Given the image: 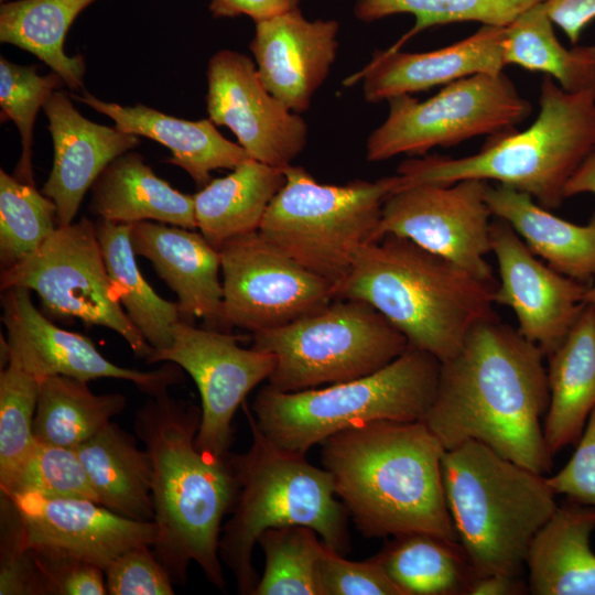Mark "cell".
<instances>
[{
    "label": "cell",
    "mask_w": 595,
    "mask_h": 595,
    "mask_svg": "<svg viewBox=\"0 0 595 595\" xmlns=\"http://www.w3.org/2000/svg\"><path fill=\"white\" fill-rule=\"evenodd\" d=\"M542 350L497 315L476 324L441 363L423 422L445 451L477 441L538 474L551 472L541 420L550 402Z\"/></svg>",
    "instance_id": "cell-1"
},
{
    "label": "cell",
    "mask_w": 595,
    "mask_h": 595,
    "mask_svg": "<svg viewBox=\"0 0 595 595\" xmlns=\"http://www.w3.org/2000/svg\"><path fill=\"white\" fill-rule=\"evenodd\" d=\"M201 405L167 391L149 397L134 414V431L152 464L156 540L152 550L175 584H184L195 562L207 582L226 592L219 540L238 483L230 458L196 445Z\"/></svg>",
    "instance_id": "cell-2"
},
{
    "label": "cell",
    "mask_w": 595,
    "mask_h": 595,
    "mask_svg": "<svg viewBox=\"0 0 595 595\" xmlns=\"http://www.w3.org/2000/svg\"><path fill=\"white\" fill-rule=\"evenodd\" d=\"M444 446L423 421L380 420L321 443V463L368 539L430 532L458 540L444 495Z\"/></svg>",
    "instance_id": "cell-3"
},
{
    "label": "cell",
    "mask_w": 595,
    "mask_h": 595,
    "mask_svg": "<svg viewBox=\"0 0 595 595\" xmlns=\"http://www.w3.org/2000/svg\"><path fill=\"white\" fill-rule=\"evenodd\" d=\"M495 289L411 240L387 235L360 248L335 299L369 303L410 345L442 363L476 324L496 315Z\"/></svg>",
    "instance_id": "cell-4"
},
{
    "label": "cell",
    "mask_w": 595,
    "mask_h": 595,
    "mask_svg": "<svg viewBox=\"0 0 595 595\" xmlns=\"http://www.w3.org/2000/svg\"><path fill=\"white\" fill-rule=\"evenodd\" d=\"M539 101V115L526 130L489 137L475 154L403 161L400 188L478 178L527 193L547 209L560 207L566 183L595 145V89L570 93L545 75Z\"/></svg>",
    "instance_id": "cell-5"
},
{
    "label": "cell",
    "mask_w": 595,
    "mask_h": 595,
    "mask_svg": "<svg viewBox=\"0 0 595 595\" xmlns=\"http://www.w3.org/2000/svg\"><path fill=\"white\" fill-rule=\"evenodd\" d=\"M251 444L230 453L238 483L231 516L219 540L221 562L235 577L239 594L252 595L259 575L252 554L260 536L270 528L305 526L340 554L350 550L348 513L335 495L331 474L300 454L281 448L259 429L245 408Z\"/></svg>",
    "instance_id": "cell-6"
},
{
    "label": "cell",
    "mask_w": 595,
    "mask_h": 595,
    "mask_svg": "<svg viewBox=\"0 0 595 595\" xmlns=\"http://www.w3.org/2000/svg\"><path fill=\"white\" fill-rule=\"evenodd\" d=\"M441 468L458 541L478 576H521L534 536L559 506L545 475L473 440L445 451Z\"/></svg>",
    "instance_id": "cell-7"
},
{
    "label": "cell",
    "mask_w": 595,
    "mask_h": 595,
    "mask_svg": "<svg viewBox=\"0 0 595 595\" xmlns=\"http://www.w3.org/2000/svg\"><path fill=\"white\" fill-rule=\"evenodd\" d=\"M441 361L415 346L383 368L349 381L295 392L262 387L251 405L259 429L283 450L306 454L327 437L365 423L423 421Z\"/></svg>",
    "instance_id": "cell-8"
},
{
    "label": "cell",
    "mask_w": 595,
    "mask_h": 595,
    "mask_svg": "<svg viewBox=\"0 0 595 595\" xmlns=\"http://www.w3.org/2000/svg\"><path fill=\"white\" fill-rule=\"evenodd\" d=\"M283 172L285 182L258 231L335 291L360 248L372 241L386 199L401 186L400 176L335 185L317 182L301 166L291 164Z\"/></svg>",
    "instance_id": "cell-9"
},
{
    "label": "cell",
    "mask_w": 595,
    "mask_h": 595,
    "mask_svg": "<svg viewBox=\"0 0 595 595\" xmlns=\"http://www.w3.org/2000/svg\"><path fill=\"white\" fill-rule=\"evenodd\" d=\"M275 356L268 386L295 392L370 375L399 357L407 337L369 303L334 299L284 326L252 334Z\"/></svg>",
    "instance_id": "cell-10"
},
{
    "label": "cell",
    "mask_w": 595,
    "mask_h": 595,
    "mask_svg": "<svg viewBox=\"0 0 595 595\" xmlns=\"http://www.w3.org/2000/svg\"><path fill=\"white\" fill-rule=\"evenodd\" d=\"M388 101L387 119L367 140L369 162L399 154L426 155L436 147L497 136L516 129L531 113L530 102L504 72L455 80L423 101L410 95Z\"/></svg>",
    "instance_id": "cell-11"
},
{
    "label": "cell",
    "mask_w": 595,
    "mask_h": 595,
    "mask_svg": "<svg viewBox=\"0 0 595 595\" xmlns=\"http://www.w3.org/2000/svg\"><path fill=\"white\" fill-rule=\"evenodd\" d=\"M14 286L34 291L44 310L56 317L113 331L145 361L154 350L119 302L96 225L86 217L58 226L35 251L1 271V291Z\"/></svg>",
    "instance_id": "cell-12"
},
{
    "label": "cell",
    "mask_w": 595,
    "mask_h": 595,
    "mask_svg": "<svg viewBox=\"0 0 595 595\" xmlns=\"http://www.w3.org/2000/svg\"><path fill=\"white\" fill-rule=\"evenodd\" d=\"M223 317L251 334L284 326L327 305L334 284L313 273L259 231L219 248Z\"/></svg>",
    "instance_id": "cell-13"
},
{
    "label": "cell",
    "mask_w": 595,
    "mask_h": 595,
    "mask_svg": "<svg viewBox=\"0 0 595 595\" xmlns=\"http://www.w3.org/2000/svg\"><path fill=\"white\" fill-rule=\"evenodd\" d=\"M488 186V181L466 178L400 188L386 199L372 241L387 235L409 239L497 286L486 260L493 216L486 202Z\"/></svg>",
    "instance_id": "cell-14"
},
{
    "label": "cell",
    "mask_w": 595,
    "mask_h": 595,
    "mask_svg": "<svg viewBox=\"0 0 595 595\" xmlns=\"http://www.w3.org/2000/svg\"><path fill=\"white\" fill-rule=\"evenodd\" d=\"M174 363L194 380L201 397L202 420L196 445L225 458L234 441L232 420L249 392L268 380L275 356L244 348L229 332L199 328L180 321L172 327V344L153 350L148 364Z\"/></svg>",
    "instance_id": "cell-15"
},
{
    "label": "cell",
    "mask_w": 595,
    "mask_h": 595,
    "mask_svg": "<svg viewBox=\"0 0 595 595\" xmlns=\"http://www.w3.org/2000/svg\"><path fill=\"white\" fill-rule=\"evenodd\" d=\"M1 351L41 380L50 376H66L83 381L115 378L132 382L149 397L167 391L183 381V369L166 363L153 371L118 366L107 359L86 336L53 324L33 304L30 291L10 288L2 291Z\"/></svg>",
    "instance_id": "cell-16"
},
{
    "label": "cell",
    "mask_w": 595,
    "mask_h": 595,
    "mask_svg": "<svg viewBox=\"0 0 595 595\" xmlns=\"http://www.w3.org/2000/svg\"><path fill=\"white\" fill-rule=\"evenodd\" d=\"M206 77L208 119L229 128L251 159L291 165L306 145L307 125L264 87L252 61L220 50L208 61Z\"/></svg>",
    "instance_id": "cell-17"
},
{
    "label": "cell",
    "mask_w": 595,
    "mask_h": 595,
    "mask_svg": "<svg viewBox=\"0 0 595 595\" xmlns=\"http://www.w3.org/2000/svg\"><path fill=\"white\" fill-rule=\"evenodd\" d=\"M490 241L499 273L494 303L510 307L519 334L548 357L561 346L586 306L591 284L543 263L502 219L491 220Z\"/></svg>",
    "instance_id": "cell-18"
},
{
    "label": "cell",
    "mask_w": 595,
    "mask_h": 595,
    "mask_svg": "<svg viewBox=\"0 0 595 595\" xmlns=\"http://www.w3.org/2000/svg\"><path fill=\"white\" fill-rule=\"evenodd\" d=\"M8 497L30 549L78 559L104 571L125 551L152 547L156 540L153 521L123 517L94 500L30 493Z\"/></svg>",
    "instance_id": "cell-19"
},
{
    "label": "cell",
    "mask_w": 595,
    "mask_h": 595,
    "mask_svg": "<svg viewBox=\"0 0 595 595\" xmlns=\"http://www.w3.org/2000/svg\"><path fill=\"white\" fill-rule=\"evenodd\" d=\"M335 20L305 19L296 8L256 22L250 42L264 87L289 109H309L315 91L328 75L338 46Z\"/></svg>",
    "instance_id": "cell-20"
},
{
    "label": "cell",
    "mask_w": 595,
    "mask_h": 595,
    "mask_svg": "<svg viewBox=\"0 0 595 595\" xmlns=\"http://www.w3.org/2000/svg\"><path fill=\"white\" fill-rule=\"evenodd\" d=\"M54 148L53 166L42 193L56 206L58 226L74 221L82 201L102 170L140 144L136 134L93 122L68 96L56 90L43 107Z\"/></svg>",
    "instance_id": "cell-21"
},
{
    "label": "cell",
    "mask_w": 595,
    "mask_h": 595,
    "mask_svg": "<svg viewBox=\"0 0 595 595\" xmlns=\"http://www.w3.org/2000/svg\"><path fill=\"white\" fill-rule=\"evenodd\" d=\"M505 36L506 26L482 25L472 35L429 52L377 51L345 85L363 79L365 99L379 102L477 74H499L506 66Z\"/></svg>",
    "instance_id": "cell-22"
},
{
    "label": "cell",
    "mask_w": 595,
    "mask_h": 595,
    "mask_svg": "<svg viewBox=\"0 0 595 595\" xmlns=\"http://www.w3.org/2000/svg\"><path fill=\"white\" fill-rule=\"evenodd\" d=\"M137 256L147 258L176 294L181 320L201 318L205 327L230 332L223 317L220 256L201 232L159 221L130 224Z\"/></svg>",
    "instance_id": "cell-23"
},
{
    "label": "cell",
    "mask_w": 595,
    "mask_h": 595,
    "mask_svg": "<svg viewBox=\"0 0 595 595\" xmlns=\"http://www.w3.org/2000/svg\"><path fill=\"white\" fill-rule=\"evenodd\" d=\"M72 96L112 119L121 131L152 139L167 148L171 156L165 161L183 169L198 188L212 180L214 170H234L251 159L240 144L227 140L210 119L185 120L142 104L108 102L87 91Z\"/></svg>",
    "instance_id": "cell-24"
},
{
    "label": "cell",
    "mask_w": 595,
    "mask_h": 595,
    "mask_svg": "<svg viewBox=\"0 0 595 595\" xmlns=\"http://www.w3.org/2000/svg\"><path fill=\"white\" fill-rule=\"evenodd\" d=\"M550 402L543 436L554 457L576 445L595 408V310L586 304L561 346L548 356Z\"/></svg>",
    "instance_id": "cell-25"
},
{
    "label": "cell",
    "mask_w": 595,
    "mask_h": 595,
    "mask_svg": "<svg viewBox=\"0 0 595 595\" xmlns=\"http://www.w3.org/2000/svg\"><path fill=\"white\" fill-rule=\"evenodd\" d=\"M595 507L567 499L534 536L527 554L533 595H595Z\"/></svg>",
    "instance_id": "cell-26"
},
{
    "label": "cell",
    "mask_w": 595,
    "mask_h": 595,
    "mask_svg": "<svg viewBox=\"0 0 595 595\" xmlns=\"http://www.w3.org/2000/svg\"><path fill=\"white\" fill-rule=\"evenodd\" d=\"M89 212L120 224L159 221L196 229L193 195L159 177L134 151L113 159L90 187Z\"/></svg>",
    "instance_id": "cell-27"
},
{
    "label": "cell",
    "mask_w": 595,
    "mask_h": 595,
    "mask_svg": "<svg viewBox=\"0 0 595 595\" xmlns=\"http://www.w3.org/2000/svg\"><path fill=\"white\" fill-rule=\"evenodd\" d=\"M486 202L493 216L509 224L552 269L586 284L595 278V214L586 225H576L504 184H489Z\"/></svg>",
    "instance_id": "cell-28"
},
{
    "label": "cell",
    "mask_w": 595,
    "mask_h": 595,
    "mask_svg": "<svg viewBox=\"0 0 595 595\" xmlns=\"http://www.w3.org/2000/svg\"><path fill=\"white\" fill-rule=\"evenodd\" d=\"M285 182L283 169L249 159L193 194L196 227L215 248L259 230Z\"/></svg>",
    "instance_id": "cell-29"
},
{
    "label": "cell",
    "mask_w": 595,
    "mask_h": 595,
    "mask_svg": "<svg viewBox=\"0 0 595 595\" xmlns=\"http://www.w3.org/2000/svg\"><path fill=\"white\" fill-rule=\"evenodd\" d=\"M75 451L98 504L133 520L153 521L151 458L132 435L110 422Z\"/></svg>",
    "instance_id": "cell-30"
},
{
    "label": "cell",
    "mask_w": 595,
    "mask_h": 595,
    "mask_svg": "<svg viewBox=\"0 0 595 595\" xmlns=\"http://www.w3.org/2000/svg\"><path fill=\"white\" fill-rule=\"evenodd\" d=\"M372 558L401 595H469L478 574L458 540L430 532L391 537Z\"/></svg>",
    "instance_id": "cell-31"
},
{
    "label": "cell",
    "mask_w": 595,
    "mask_h": 595,
    "mask_svg": "<svg viewBox=\"0 0 595 595\" xmlns=\"http://www.w3.org/2000/svg\"><path fill=\"white\" fill-rule=\"evenodd\" d=\"M97 0H15L0 7V41L35 55L73 91L83 89L82 55L68 56L64 41L75 19Z\"/></svg>",
    "instance_id": "cell-32"
},
{
    "label": "cell",
    "mask_w": 595,
    "mask_h": 595,
    "mask_svg": "<svg viewBox=\"0 0 595 595\" xmlns=\"http://www.w3.org/2000/svg\"><path fill=\"white\" fill-rule=\"evenodd\" d=\"M101 255L119 302L154 350L172 344V327L182 321L176 302L162 299L142 277L130 238V224L97 219Z\"/></svg>",
    "instance_id": "cell-33"
},
{
    "label": "cell",
    "mask_w": 595,
    "mask_h": 595,
    "mask_svg": "<svg viewBox=\"0 0 595 595\" xmlns=\"http://www.w3.org/2000/svg\"><path fill=\"white\" fill-rule=\"evenodd\" d=\"M544 1L506 26L504 60L552 77L566 91L595 89V45L566 48L558 40Z\"/></svg>",
    "instance_id": "cell-34"
},
{
    "label": "cell",
    "mask_w": 595,
    "mask_h": 595,
    "mask_svg": "<svg viewBox=\"0 0 595 595\" xmlns=\"http://www.w3.org/2000/svg\"><path fill=\"white\" fill-rule=\"evenodd\" d=\"M87 383L66 376L40 380L33 421L37 441L76 448L125 410L123 394H96Z\"/></svg>",
    "instance_id": "cell-35"
},
{
    "label": "cell",
    "mask_w": 595,
    "mask_h": 595,
    "mask_svg": "<svg viewBox=\"0 0 595 595\" xmlns=\"http://www.w3.org/2000/svg\"><path fill=\"white\" fill-rule=\"evenodd\" d=\"M305 526L270 528L259 538L264 570L252 595H321L318 565L324 542Z\"/></svg>",
    "instance_id": "cell-36"
},
{
    "label": "cell",
    "mask_w": 595,
    "mask_h": 595,
    "mask_svg": "<svg viewBox=\"0 0 595 595\" xmlns=\"http://www.w3.org/2000/svg\"><path fill=\"white\" fill-rule=\"evenodd\" d=\"M58 227L54 202L35 184L0 170L1 271L35 251Z\"/></svg>",
    "instance_id": "cell-37"
},
{
    "label": "cell",
    "mask_w": 595,
    "mask_h": 595,
    "mask_svg": "<svg viewBox=\"0 0 595 595\" xmlns=\"http://www.w3.org/2000/svg\"><path fill=\"white\" fill-rule=\"evenodd\" d=\"M545 0H358L355 15L364 22L409 13L415 24L392 48L428 28L456 22L507 26L530 7Z\"/></svg>",
    "instance_id": "cell-38"
},
{
    "label": "cell",
    "mask_w": 595,
    "mask_h": 595,
    "mask_svg": "<svg viewBox=\"0 0 595 595\" xmlns=\"http://www.w3.org/2000/svg\"><path fill=\"white\" fill-rule=\"evenodd\" d=\"M40 380L9 359L0 372V489L6 491L30 455Z\"/></svg>",
    "instance_id": "cell-39"
},
{
    "label": "cell",
    "mask_w": 595,
    "mask_h": 595,
    "mask_svg": "<svg viewBox=\"0 0 595 595\" xmlns=\"http://www.w3.org/2000/svg\"><path fill=\"white\" fill-rule=\"evenodd\" d=\"M64 84L55 72L37 74L35 65H19L0 58V107L2 119H10L21 139V156L14 176L34 184L32 169L33 127L37 112Z\"/></svg>",
    "instance_id": "cell-40"
},
{
    "label": "cell",
    "mask_w": 595,
    "mask_h": 595,
    "mask_svg": "<svg viewBox=\"0 0 595 595\" xmlns=\"http://www.w3.org/2000/svg\"><path fill=\"white\" fill-rule=\"evenodd\" d=\"M36 494L54 498H79L98 502L75 448L36 440L9 488L1 494Z\"/></svg>",
    "instance_id": "cell-41"
},
{
    "label": "cell",
    "mask_w": 595,
    "mask_h": 595,
    "mask_svg": "<svg viewBox=\"0 0 595 595\" xmlns=\"http://www.w3.org/2000/svg\"><path fill=\"white\" fill-rule=\"evenodd\" d=\"M1 595H42L41 580L26 545L17 509L1 495Z\"/></svg>",
    "instance_id": "cell-42"
},
{
    "label": "cell",
    "mask_w": 595,
    "mask_h": 595,
    "mask_svg": "<svg viewBox=\"0 0 595 595\" xmlns=\"http://www.w3.org/2000/svg\"><path fill=\"white\" fill-rule=\"evenodd\" d=\"M321 595H401L371 559L350 561L324 543L318 565Z\"/></svg>",
    "instance_id": "cell-43"
},
{
    "label": "cell",
    "mask_w": 595,
    "mask_h": 595,
    "mask_svg": "<svg viewBox=\"0 0 595 595\" xmlns=\"http://www.w3.org/2000/svg\"><path fill=\"white\" fill-rule=\"evenodd\" d=\"M110 595H173V580L152 547L140 544L117 556L106 569Z\"/></svg>",
    "instance_id": "cell-44"
},
{
    "label": "cell",
    "mask_w": 595,
    "mask_h": 595,
    "mask_svg": "<svg viewBox=\"0 0 595 595\" xmlns=\"http://www.w3.org/2000/svg\"><path fill=\"white\" fill-rule=\"evenodd\" d=\"M42 595L108 594L105 571L89 562L31 549Z\"/></svg>",
    "instance_id": "cell-45"
},
{
    "label": "cell",
    "mask_w": 595,
    "mask_h": 595,
    "mask_svg": "<svg viewBox=\"0 0 595 595\" xmlns=\"http://www.w3.org/2000/svg\"><path fill=\"white\" fill-rule=\"evenodd\" d=\"M576 448L565 466L547 477L552 490L569 500L595 507V408L576 443Z\"/></svg>",
    "instance_id": "cell-46"
},
{
    "label": "cell",
    "mask_w": 595,
    "mask_h": 595,
    "mask_svg": "<svg viewBox=\"0 0 595 595\" xmlns=\"http://www.w3.org/2000/svg\"><path fill=\"white\" fill-rule=\"evenodd\" d=\"M300 0H210L209 11L215 18L246 14L255 22L266 21L298 8Z\"/></svg>",
    "instance_id": "cell-47"
},
{
    "label": "cell",
    "mask_w": 595,
    "mask_h": 595,
    "mask_svg": "<svg viewBox=\"0 0 595 595\" xmlns=\"http://www.w3.org/2000/svg\"><path fill=\"white\" fill-rule=\"evenodd\" d=\"M529 584L521 576L493 574L478 576L469 595H526Z\"/></svg>",
    "instance_id": "cell-48"
},
{
    "label": "cell",
    "mask_w": 595,
    "mask_h": 595,
    "mask_svg": "<svg viewBox=\"0 0 595 595\" xmlns=\"http://www.w3.org/2000/svg\"><path fill=\"white\" fill-rule=\"evenodd\" d=\"M595 194V145L566 183L565 198L583 194Z\"/></svg>",
    "instance_id": "cell-49"
},
{
    "label": "cell",
    "mask_w": 595,
    "mask_h": 595,
    "mask_svg": "<svg viewBox=\"0 0 595 595\" xmlns=\"http://www.w3.org/2000/svg\"><path fill=\"white\" fill-rule=\"evenodd\" d=\"M585 303L595 310V285H591L585 294Z\"/></svg>",
    "instance_id": "cell-50"
},
{
    "label": "cell",
    "mask_w": 595,
    "mask_h": 595,
    "mask_svg": "<svg viewBox=\"0 0 595 595\" xmlns=\"http://www.w3.org/2000/svg\"><path fill=\"white\" fill-rule=\"evenodd\" d=\"M1 2H3V0H0Z\"/></svg>",
    "instance_id": "cell-51"
}]
</instances>
